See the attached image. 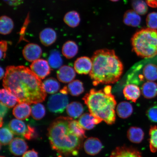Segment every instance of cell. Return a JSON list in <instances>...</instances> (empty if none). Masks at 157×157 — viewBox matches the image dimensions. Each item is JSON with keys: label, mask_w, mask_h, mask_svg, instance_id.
I'll return each mask as SVG.
<instances>
[{"label": "cell", "mask_w": 157, "mask_h": 157, "mask_svg": "<svg viewBox=\"0 0 157 157\" xmlns=\"http://www.w3.org/2000/svg\"><path fill=\"white\" fill-rule=\"evenodd\" d=\"M3 86L18 100V103L31 105L45 101L46 93L40 78L24 66H9L3 78Z\"/></svg>", "instance_id": "cell-1"}, {"label": "cell", "mask_w": 157, "mask_h": 157, "mask_svg": "<svg viewBox=\"0 0 157 157\" xmlns=\"http://www.w3.org/2000/svg\"><path fill=\"white\" fill-rule=\"evenodd\" d=\"M91 59L93 67L89 75L94 86L114 84L119 81L123 74V66L114 50H97Z\"/></svg>", "instance_id": "cell-2"}, {"label": "cell", "mask_w": 157, "mask_h": 157, "mask_svg": "<svg viewBox=\"0 0 157 157\" xmlns=\"http://www.w3.org/2000/svg\"><path fill=\"white\" fill-rule=\"evenodd\" d=\"M70 117H59L48 129V137L52 148L64 156L76 155L81 147L83 139L72 132L69 127Z\"/></svg>", "instance_id": "cell-3"}, {"label": "cell", "mask_w": 157, "mask_h": 157, "mask_svg": "<svg viewBox=\"0 0 157 157\" xmlns=\"http://www.w3.org/2000/svg\"><path fill=\"white\" fill-rule=\"evenodd\" d=\"M111 90V86L109 85L101 90L93 88L83 98L90 113L100 123L104 121L109 125L115 122V109L117 104Z\"/></svg>", "instance_id": "cell-4"}, {"label": "cell", "mask_w": 157, "mask_h": 157, "mask_svg": "<svg viewBox=\"0 0 157 157\" xmlns=\"http://www.w3.org/2000/svg\"><path fill=\"white\" fill-rule=\"evenodd\" d=\"M131 43L137 56L153 57L157 55V30L149 28L141 29L133 35Z\"/></svg>", "instance_id": "cell-5"}, {"label": "cell", "mask_w": 157, "mask_h": 157, "mask_svg": "<svg viewBox=\"0 0 157 157\" xmlns=\"http://www.w3.org/2000/svg\"><path fill=\"white\" fill-rule=\"evenodd\" d=\"M68 105L67 95L60 93L54 94L49 98L48 107L51 112L60 113L63 112Z\"/></svg>", "instance_id": "cell-6"}, {"label": "cell", "mask_w": 157, "mask_h": 157, "mask_svg": "<svg viewBox=\"0 0 157 157\" xmlns=\"http://www.w3.org/2000/svg\"><path fill=\"white\" fill-rule=\"evenodd\" d=\"M30 69L40 79H44L51 72L50 67L48 62L43 59H38L33 62L31 65Z\"/></svg>", "instance_id": "cell-7"}, {"label": "cell", "mask_w": 157, "mask_h": 157, "mask_svg": "<svg viewBox=\"0 0 157 157\" xmlns=\"http://www.w3.org/2000/svg\"><path fill=\"white\" fill-rule=\"evenodd\" d=\"M22 53L25 60L33 62L40 57L42 54V50L38 45L30 43L25 45L23 49Z\"/></svg>", "instance_id": "cell-8"}, {"label": "cell", "mask_w": 157, "mask_h": 157, "mask_svg": "<svg viewBox=\"0 0 157 157\" xmlns=\"http://www.w3.org/2000/svg\"><path fill=\"white\" fill-rule=\"evenodd\" d=\"M74 69L79 74H90L93 67L91 59L87 56H82L78 58L74 63Z\"/></svg>", "instance_id": "cell-9"}, {"label": "cell", "mask_w": 157, "mask_h": 157, "mask_svg": "<svg viewBox=\"0 0 157 157\" xmlns=\"http://www.w3.org/2000/svg\"><path fill=\"white\" fill-rule=\"evenodd\" d=\"M83 147L86 152L90 155H95L99 154L103 148L101 141L94 137L87 139L84 142Z\"/></svg>", "instance_id": "cell-10"}, {"label": "cell", "mask_w": 157, "mask_h": 157, "mask_svg": "<svg viewBox=\"0 0 157 157\" xmlns=\"http://www.w3.org/2000/svg\"><path fill=\"white\" fill-rule=\"evenodd\" d=\"M27 143L20 137H16L9 144L10 151L15 156H19L24 154L28 149Z\"/></svg>", "instance_id": "cell-11"}, {"label": "cell", "mask_w": 157, "mask_h": 157, "mask_svg": "<svg viewBox=\"0 0 157 157\" xmlns=\"http://www.w3.org/2000/svg\"><path fill=\"white\" fill-rule=\"evenodd\" d=\"M75 71L71 67L64 65L60 67L57 72V76L61 82L70 83L73 81L76 76Z\"/></svg>", "instance_id": "cell-12"}, {"label": "cell", "mask_w": 157, "mask_h": 157, "mask_svg": "<svg viewBox=\"0 0 157 157\" xmlns=\"http://www.w3.org/2000/svg\"><path fill=\"white\" fill-rule=\"evenodd\" d=\"M110 157H142L139 151L131 147H117L111 153Z\"/></svg>", "instance_id": "cell-13"}, {"label": "cell", "mask_w": 157, "mask_h": 157, "mask_svg": "<svg viewBox=\"0 0 157 157\" xmlns=\"http://www.w3.org/2000/svg\"><path fill=\"white\" fill-rule=\"evenodd\" d=\"M9 129L13 134L24 137L28 132L29 125H27L25 122L18 119H13L10 121Z\"/></svg>", "instance_id": "cell-14"}, {"label": "cell", "mask_w": 157, "mask_h": 157, "mask_svg": "<svg viewBox=\"0 0 157 157\" xmlns=\"http://www.w3.org/2000/svg\"><path fill=\"white\" fill-rule=\"evenodd\" d=\"M39 38L43 45L49 46L56 42L57 39L56 33L54 29L48 27L40 31Z\"/></svg>", "instance_id": "cell-15"}, {"label": "cell", "mask_w": 157, "mask_h": 157, "mask_svg": "<svg viewBox=\"0 0 157 157\" xmlns=\"http://www.w3.org/2000/svg\"><path fill=\"white\" fill-rule=\"evenodd\" d=\"M13 114L17 119L24 120L31 114V108L28 104L19 103L13 108Z\"/></svg>", "instance_id": "cell-16"}, {"label": "cell", "mask_w": 157, "mask_h": 157, "mask_svg": "<svg viewBox=\"0 0 157 157\" xmlns=\"http://www.w3.org/2000/svg\"><path fill=\"white\" fill-rule=\"evenodd\" d=\"M123 93L127 100L136 102L140 97L141 91L138 86L134 84H129L124 88Z\"/></svg>", "instance_id": "cell-17"}, {"label": "cell", "mask_w": 157, "mask_h": 157, "mask_svg": "<svg viewBox=\"0 0 157 157\" xmlns=\"http://www.w3.org/2000/svg\"><path fill=\"white\" fill-rule=\"evenodd\" d=\"M0 94L1 103L8 108H11L14 107L17 103H18V100L17 97L5 88L1 90Z\"/></svg>", "instance_id": "cell-18"}, {"label": "cell", "mask_w": 157, "mask_h": 157, "mask_svg": "<svg viewBox=\"0 0 157 157\" xmlns=\"http://www.w3.org/2000/svg\"><path fill=\"white\" fill-rule=\"evenodd\" d=\"M80 125L84 129L91 130L95 125L100 123L91 113H86L82 114L78 120Z\"/></svg>", "instance_id": "cell-19"}, {"label": "cell", "mask_w": 157, "mask_h": 157, "mask_svg": "<svg viewBox=\"0 0 157 157\" xmlns=\"http://www.w3.org/2000/svg\"><path fill=\"white\" fill-rule=\"evenodd\" d=\"M78 50V46L75 42L68 40L63 46L62 53L66 58L70 59L74 58L77 54Z\"/></svg>", "instance_id": "cell-20"}, {"label": "cell", "mask_w": 157, "mask_h": 157, "mask_svg": "<svg viewBox=\"0 0 157 157\" xmlns=\"http://www.w3.org/2000/svg\"><path fill=\"white\" fill-rule=\"evenodd\" d=\"M142 95L147 99H152L157 95V84L153 81H148L143 84Z\"/></svg>", "instance_id": "cell-21"}, {"label": "cell", "mask_w": 157, "mask_h": 157, "mask_svg": "<svg viewBox=\"0 0 157 157\" xmlns=\"http://www.w3.org/2000/svg\"><path fill=\"white\" fill-rule=\"evenodd\" d=\"M84 109L82 104L78 102H72L67 105L66 112L70 117L72 118L79 117L83 114Z\"/></svg>", "instance_id": "cell-22"}, {"label": "cell", "mask_w": 157, "mask_h": 157, "mask_svg": "<svg viewBox=\"0 0 157 157\" xmlns=\"http://www.w3.org/2000/svg\"><path fill=\"white\" fill-rule=\"evenodd\" d=\"M14 23L11 17L3 15L0 17V33L3 35H8L14 28Z\"/></svg>", "instance_id": "cell-23"}, {"label": "cell", "mask_w": 157, "mask_h": 157, "mask_svg": "<svg viewBox=\"0 0 157 157\" xmlns=\"http://www.w3.org/2000/svg\"><path fill=\"white\" fill-rule=\"evenodd\" d=\"M124 22L128 26L137 27L140 24L141 19L140 15L132 10L128 11L124 16Z\"/></svg>", "instance_id": "cell-24"}, {"label": "cell", "mask_w": 157, "mask_h": 157, "mask_svg": "<svg viewBox=\"0 0 157 157\" xmlns=\"http://www.w3.org/2000/svg\"><path fill=\"white\" fill-rule=\"evenodd\" d=\"M127 137L131 142L134 143H140L144 137V132L140 128L132 127L127 131Z\"/></svg>", "instance_id": "cell-25"}, {"label": "cell", "mask_w": 157, "mask_h": 157, "mask_svg": "<svg viewBox=\"0 0 157 157\" xmlns=\"http://www.w3.org/2000/svg\"><path fill=\"white\" fill-rule=\"evenodd\" d=\"M116 110L118 116L121 118L124 119L132 114L133 108L132 105L128 102L122 101L117 105Z\"/></svg>", "instance_id": "cell-26"}, {"label": "cell", "mask_w": 157, "mask_h": 157, "mask_svg": "<svg viewBox=\"0 0 157 157\" xmlns=\"http://www.w3.org/2000/svg\"><path fill=\"white\" fill-rule=\"evenodd\" d=\"M64 22L68 26L75 28L79 25L80 18L79 13L77 11H71L67 13L63 17Z\"/></svg>", "instance_id": "cell-27"}, {"label": "cell", "mask_w": 157, "mask_h": 157, "mask_svg": "<svg viewBox=\"0 0 157 157\" xmlns=\"http://www.w3.org/2000/svg\"><path fill=\"white\" fill-rule=\"evenodd\" d=\"M43 87L46 93L54 94L57 92L60 88V85L56 78H50L45 80L43 83Z\"/></svg>", "instance_id": "cell-28"}, {"label": "cell", "mask_w": 157, "mask_h": 157, "mask_svg": "<svg viewBox=\"0 0 157 157\" xmlns=\"http://www.w3.org/2000/svg\"><path fill=\"white\" fill-rule=\"evenodd\" d=\"M67 87L68 93L75 97L80 95L84 91L83 83L78 80H74L70 82Z\"/></svg>", "instance_id": "cell-29"}, {"label": "cell", "mask_w": 157, "mask_h": 157, "mask_svg": "<svg viewBox=\"0 0 157 157\" xmlns=\"http://www.w3.org/2000/svg\"><path fill=\"white\" fill-rule=\"evenodd\" d=\"M48 63L52 68L57 69L61 67L63 61L60 52L56 50L52 51L49 56Z\"/></svg>", "instance_id": "cell-30"}, {"label": "cell", "mask_w": 157, "mask_h": 157, "mask_svg": "<svg viewBox=\"0 0 157 157\" xmlns=\"http://www.w3.org/2000/svg\"><path fill=\"white\" fill-rule=\"evenodd\" d=\"M144 78L148 81H154L157 80V66L154 64L146 65L143 70Z\"/></svg>", "instance_id": "cell-31"}, {"label": "cell", "mask_w": 157, "mask_h": 157, "mask_svg": "<svg viewBox=\"0 0 157 157\" xmlns=\"http://www.w3.org/2000/svg\"><path fill=\"white\" fill-rule=\"evenodd\" d=\"M46 114V109L42 104L40 103L35 104L31 107V115L36 120H40Z\"/></svg>", "instance_id": "cell-32"}, {"label": "cell", "mask_w": 157, "mask_h": 157, "mask_svg": "<svg viewBox=\"0 0 157 157\" xmlns=\"http://www.w3.org/2000/svg\"><path fill=\"white\" fill-rule=\"evenodd\" d=\"M13 133L7 127L2 128L0 130V141L1 145L6 146L9 144L13 140Z\"/></svg>", "instance_id": "cell-33"}, {"label": "cell", "mask_w": 157, "mask_h": 157, "mask_svg": "<svg viewBox=\"0 0 157 157\" xmlns=\"http://www.w3.org/2000/svg\"><path fill=\"white\" fill-rule=\"evenodd\" d=\"M69 127L72 132L79 138L83 139L86 138L84 129L77 121H71L69 123Z\"/></svg>", "instance_id": "cell-34"}, {"label": "cell", "mask_w": 157, "mask_h": 157, "mask_svg": "<svg viewBox=\"0 0 157 157\" xmlns=\"http://www.w3.org/2000/svg\"><path fill=\"white\" fill-rule=\"evenodd\" d=\"M148 5L143 0H133L132 7L133 10L139 15L146 14L148 11Z\"/></svg>", "instance_id": "cell-35"}, {"label": "cell", "mask_w": 157, "mask_h": 157, "mask_svg": "<svg viewBox=\"0 0 157 157\" xmlns=\"http://www.w3.org/2000/svg\"><path fill=\"white\" fill-rule=\"evenodd\" d=\"M150 135V148L151 151L155 153L157 151V127L151 126L149 131Z\"/></svg>", "instance_id": "cell-36"}, {"label": "cell", "mask_w": 157, "mask_h": 157, "mask_svg": "<svg viewBox=\"0 0 157 157\" xmlns=\"http://www.w3.org/2000/svg\"><path fill=\"white\" fill-rule=\"evenodd\" d=\"M146 23L148 28L151 29H157V13H151L147 15Z\"/></svg>", "instance_id": "cell-37"}, {"label": "cell", "mask_w": 157, "mask_h": 157, "mask_svg": "<svg viewBox=\"0 0 157 157\" xmlns=\"http://www.w3.org/2000/svg\"><path fill=\"white\" fill-rule=\"evenodd\" d=\"M147 115L151 121L157 123V105L149 108L147 111Z\"/></svg>", "instance_id": "cell-38"}, {"label": "cell", "mask_w": 157, "mask_h": 157, "mask_svg": "<svg viewBox=\"0 0 157 157\" xmlns=\"http://www.w3.org/2000/svg\"><path fill=\"white\" fill-rule=\"evenodd\" d=\"M7 43L6 41L1 40L0 42L1 49V59L3 60L6 56V52L7 50Z\"/></svg>", "instance_id": "cell-39"}, {"label": "cell", "mask_w": 157, "mask_h": 157, "mask_svg": "<svg viewBox=\"0 0 157 157\" xmlns=\"http://www.w3.org/2000/svg\"><path fill=\"white\" fill-rule=\"evenodd\" d=\"M8 5L12 6H17L23 3L24 0H3Z\"/></svg>", "instance_id": "cell-40"}, {"label": "cell", "mask_w": 157, "mask_h": 157, "mask_svg": "<svg viewBox=\"0 0 157 157\" xmlns=\"http://www.w3.org/2000/svg\"><path fill=\"white\" fill-rule=\"evenodd\" d=\"M22 157H38V153L33 149L25 152Z\"/></svg>", "instance_id": "cell-41"}, {"label": "cell", "mask_w": 157, "mask_h": 157, "mask_svg": "<svg viewBox=\"0 0 157 157\" xmlns=\"http://www.w3.org/2000/svg\"><path fill=\"white\" fill-rule=\"evenodd\" d=\"M1 109H0V115H1V119H3V118L5 117L8 111V107L3 105L1 103Z\"/></svg>", "instance_id": "cell-42"}, {"label": "cell", "mask_w": 157, "mask_h": 157, "mask_svg": "<svg viewBox=\"0 0 157 157\" xmlns=\"http://www.w3.org/2000/svg\"><path fill=\"white\" fill-rule=\"evenodd\" d=\"M147 4L152 8L157 7V0H145Z\"/></svg>", "instance_id": "cell-43"}, {"label": "cell", "mask_w": 157, "mask_h": 157, "mask_svg": "<svg viewBox=\"0 0 157 157\" xmlns=\"http://www.w3.org/2000/svg\"><path fill=\"white\" fill-rule=\"evenodd\" d=\"M1 79H2L4 77L5 74L4 70L1 67Z\"/></svg>", "instance_id": "cell-44"}, {"label": "cell", "mask_w": 157, "mask_h": 157, "mask_svg": "<svg viewBox=\"0 0 157 157\" xmlns=\"http://www.w3.org/2000/svg\"><path fill=\"white\" fill-rule=\"evenodd\" d=\"M110 1H113V2H117V1H119V0H110Z\"/></svg>", "instance_id": "cell-45"}, {"label": "cell", "mask_w": 157, "mask_h": 157, "mask_svg": "<svg viewBox=\"0 0 157 157\" xmlns=\"http://www.w3.org/2000/svg\"><path fill=\"white\" fill-rule=\"evenodd\" d=\"M1 157H5L3 156H1Z\"/></svg>", "instance_id": "cell-46"}]
</instances>
